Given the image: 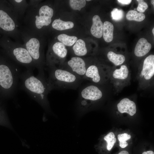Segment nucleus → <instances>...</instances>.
<instances>
[{"label":"nucleus","instance_id":"nucleus-28","mask_svg":"<svg viewBox=\"0 0 154 154\" xmlns=\"http://www.w3.org/2000/svg\"><path fill=\"white\" fill-rule=\"evenodd\" d=\"M117 1L122 5H128L132 1L131 0H118Z\"/></svg>","mask_w":154,"mask_h":154},{"label":"nucleus","instance_id":"nucleus-20","mask_svg":"<svg viewBox=\"0 0 154 154\" xmlns=\"http://www.w3.org/2000/svg\"><path fill=\"white\" fill-rule=\"evenodd\" d=\"M107 57L109 60L116 66L121 65L125 60V57L123 55L117 54L112 51L108 53Z\"/></svg>","mask_w":154,"mask_h":154},{"label":"nucleus","instance_id":"nucleus-27","mask_svg":"<svg viewBox=\"0 0 154 154\" xmlns=\"http://www.w3.org/2000/svg\"><path fill=\"white\" fill-rule=\"evenodd\" d=\"M137 1L138 3L137 10L140 13L144 12L148 7L147 3L143 0H137Z\"/></svg>","mask_w":154,"mask_h":154},{"label":"nucleus","instance_id":"nucleus-11","mask_svg":"<svg viewBox=\"0 0 154 154\" xmlns=\"http://www.w3.org/2000/svg\"><path fill=\"white\" fill-rule=\"evenodd\" d=\"M68 51L64 44L61 42L54 43L47 54L45 65L47 67L56 66L59 60L65 58Z\"/></svg>","mask_w":154,"mask_h":154},{"label":"nucleus","instance_id":"nucleus-25","mask_svg":"<svg viewBox=\"0 0 154 154\" xmlns=\"http://www.w3.org/2000/svg\"><path fill=\"white\" fill-rule=\"evenodd\" d=\"M131 138V135L126 133L118 134L117 135V138L119 142L120 147L122 148H124L127 146L128 144L126 141L130 139Z\"/></svg>","mask_w":154,"mask_h":154},{"label":"nucleus","instance_id":"nucleus-7","mask_svg":"<svg viewBox=\"0 0 154 154\" xmlns=\"http://www.w3.org/2000/svg\"><path fill=\"white\" fill-rule=\"evenodd\" d=\"M137 78L140 87L145 89L150 86L154 76V55L150 54L144 59L138 70Z\"/></svg>","mask_w":154,"mask_h":154},{"label":"nucleus","instance_id":"nucleus-4","mask_svg":"<svg viewBox=\"0 0 154 154\" xmlns=\"http://www.w3.org/2000/svg\"><path fill=\"white\" fill-rule=\"evenodd\" d=\"M21 31L23 43L34 60L36 68L38 71L37 75L46 78L44 72L45 62L41 48L40 35L30 32L22 26Z\"/></svg>","mask_w":154,"mask_h":154},{"label":"nucleus","instance_id":"nucleus-10","mask_svg":"<svg viewBox=\"0 0 154 154\" xmlns=\"http://www.w3.org/2000/svg\"><path fill=\"white\" fill-rule=\"evenodd\" d=\"M100 85L93 83L83 86L79 93L81 99V104L87 101H96L101 99L103 96L104 92Z\"/></svg>","mask_w":154,"mask_h":154},{"label":"nucleus","instance_id":"nucleus-23","mask_svg":"<svg viewBox=\"0 0 154 154\" xmlns=\"http://www.w3.org/2000/svg\"><path fill=\"white\" fill-rule=\"evenodd\" d=\"M104 139L107 142V149L108 151H110L113 147L116 141L114 133L113 132L109 133L104 137Z\"/></svg>","mask_w":154,"mask_h":154},{"label":"nucleus","instance_id":"nucleus-33","mask_svg":"<svg viewBox=\"0 0 154 154\" xmlns=\"http://www.w3.org/2000/svg\"><path fill=\"white\" fill-rule=\"evenodd\" d=\"M91 1L90 0H86V1Z\"/></svg>","mask_w":154,"mask_h":154},{"label":"nucleus","instance_id":"nucleus-9","mask_svg":"<svg viewBox=\"0 0 154 154\" xmlns=\"http://www.w3.org/2000/svg\"><path fill=\"white\" fill-rule=\"evenodd\" d=\"M130 77L128 67L125 65H122L118 68L111 69L109 79L115 89L119 91L128 85Z\"/></svg>","mask_w":154,"mask_h":154},{"label":"nucleus","instance_id":"nucleus-12","mask_svg":"<svg viewBox=\"0 0 154 154\" xmlns=\"http://www.w3.org/2000/svg\"><path fill=\"white\" fill-rule=\"evenodd\" d=\"M88 65L82 58L75 56L71 58L66 64H62L58 67L72 72L83 80Z\"/></svg>","mask_w":154,"mask_h":154},{"label":"nucleus","instance_id":"nucleus-15","mask_svg":"<svg viewBox=\"0 0 154 154\" xmlns=\"http://www.w3.org/2000/svg\"><path fill=\"white\" fill-rule=\"evenodd\" d=\"M151 45L144 38H140L137 42L134 49V54L137 57L145 55L150 50Z\"/></svg>","mask_w":154,"mask_h":154},{"label":"nucleus","instance_id":"nucleus-16","mask_svg":"<svg viewBox=\"0 0 154 154\" xmlns=\"http://www.w3.org/2000/svg\"><path fill=\"white\" fill-rule=\"evenodd\" d=\"M92 25L90 29L92 34L98 38H101L103 35V24L100 17L94 15L92 18Z\"/></svg>","mask_w":154,"mask_h":154},{"label":"nucleus","instance_id":"nucleus-31","mask_svg":"<svg viewBox=\"0 0 154 154\" xmlns=\"http://www.w3.org/2000/svg\"><path fill=\"white\" fill-rule=\"evenodd\" d=\"M151 3L152 5H154V0H151Z\"/></svg>","mask_w":154,"mask_h":154},{"label":"nucleus","instance_id":"nucleus-26","mask_svg":"<svg viewBox=\"0 0 154 154\" xmlns=\"http://www.w3.org/2000/svg\"><path fill=\"white\" fill-rule=\"evenodd\" d=\"M112 19L115 21H119L122 19L124 16V12L121 9L115 8L111 12Z\"/></svg>","mask_w":154,"mask_h":154},{"label":"nucleus","instance_id":"nucleus-29","mask_svg":"<svg viewBox=\"0 0 154 154\" xmlns=\"http://www.w3.org/2000/svg\"><path fill=\"white\" fill-rule=\"evenodd\" d=\"M142 154H154V152L152 151H149L143 152Z\"/></svg>","mask_w":154,"mask_h":154},{"label":"nucleus","instance_id":"nucleus-3","mask_svg":"<svg viewBox=\"0 0 154 154\" xmlns=\"http://www.w3.org/2000/svg\"><path fill=\"white\" fill-rule=\"evenodd\" d=\"M47 81L50 91L53 90L74 89L78 88L84 80L66 70L57 66L47 67Z\"/></svg>","mask_w":154,"mask_h":154},{"label":"nucleus","instance_id":"nucleus-1","mask_svg":"<svg viewBox=\"0 0 154 154\" xmlns=\"http://www.w3.org/2000/svg\"><path fill=\"white\" fill-rule=\"evenodd\" d=\"M39 1H28V6L21 25L26 30L40 35L43 27L51 23L54 11L47 5H41Z\"/></svg>","mask_w":154,"mask_h":154},{"label":"nucleus","instance_id":"nucleus-14","mask_svg":"<svg viewBox=\"0 0 154 154\" xmlns=\"http://www.w3.org/2000/svg\"><path fill=\"white\" fill-rule=\"evenodd\" d=\"M10 2L21 23L28 6V1L12 0L10 1Z\"/></svg>","mask_w":154,"mask_h":154},{"label":"nucleus","instance_id":"nucleus-5","mask_svg":"<svg viewBox=\"0 0 154 154\" xmlns=\"http://www.w3.org/2000/svg\"><path fill=\"white\" fill-rule=\"evenodd\" d=\"M18 64L12 61L9 64H0V86L9 95L17 90L21 73Z\"/></svg>","mask_w":154,"mask_h":154},{"label":"nucleus","instance_id":"nucleus-24","mask_svg":"<svg viewBox=\"0 0 154 154\" xmlns=\"http://www.w3.org/2000/svg\"><path fill=\"white\" fill-rule=\"evenodd\" d=\"M69 5L73 9L80 11L86 4L85 0H70L69 1Z\"/></svg>","mask_w":154,"mask_h":154},{"label":"nucleus","instance_id":"nucleus-22","mask_svg":"<svg viewBox=\"0 0 154 154\" xmlns=\"http://www.w3.org/2000/svg\"><path fill=\"white\" fill-rule=\"evenodd\" d=\"M145 15L142 13H138L134 10H130L128 11L126 15L127 19L129 21H135L137 22L142 21L145 19Z\"/></svg>","mask_w":154,"mask_h":154},{"label":"nucleus","instance_id":"nucleus-21","mask_svg":"<svg viewBox=\"0 0 154 154\" xmlns=\"http://www.w3.org/2000/svg\"><path fill=\"white\" fill-rule=\"evenodd\" d=\"M57 39L64 45L70 46H72L76 42L78 38L75 36H70L62 34L58 36Z\"/></svg>","mask_w":154,"mask_h":154},{"label":"nucleus","instance_id":"nucleus-2","mask_svg":"<svg viewBox=\"0 0 154 154\" xmlns=\"http://www.w3.org/2000/svg\"><path fill=\"white\" fill-rule=\"evenodd\" d=\"M20 81L22 89L41 105L47 107V95L50 91L46 77L35 76L33 71L27 70L21 73Z\"/></svg>","mask_w":154,"mask_h":154},{"label":"nucleus","instance_id":"nucleus-17","mask_svg":"<svg viewBox=\"0 0 154 154\" xmlns=\"http://www.w3.org/2000/svg\"><path fill=\"white\" fill-rule=\"evenodd\" d=\"M114 25L110 22L106 21L103 23V37L105 41L109 42L113 39Z\"/></svg>","mask_w":154,"mask_h":154},{"label":"nucleus","instance_id":"nucleus-18","mask_svg":"<svg viewBox=\"0 0 154 154\" xmlns=\"http://www.w3.org/2000/svg\"><path fill=\"white\" fill-rule=\"evenodd\" d=\"M72 49L74 54L78 57L84 56L88 53L85 43L81 39L76 41L72 47Z\"/></svg>","mask_w":154,"mask_h":154},{"label":"nucleus","instance_id":"nucleus-19","mask_svg":"<svg viewBox=\"0 0 154 154\" xmlns=\"http://www.w3.org/2000/svg\"><path fill=\"white\" fill-rule=\"evenodd\" d=\"M74 26V24L72 22L65 21L60 19H54L52 24V28L58 31H62L71 29Z\"/></svg>","mask_w":154,"mask_h":154},{"label":"nucleus","instance_id":"nucleus-32","mask_svg":"<svg viewBox=\"0 0 154 154\" xmlns=\"http://www.w3.org/2000/svg\"><path fill=\"white\" fill-rule=\"evenodd\" d=\"M152 33L154 35V28L152 29Z\"/></svg>","mask_w":154,"mask_h":154},{"label":"nucleus","instance_id":"nucleus-13","mask_svg":"<svg viewBox=\"0 0 154 154\" xmlns=\"http://www.w3.org/2000/svg\"><path fill=\"white\" fill-rule=\"evenodd\" d=\"M117 107L121 113H126L131 116L136 113L137 110L135 103L127 98H124L121 100L117 104Z\"/></svg>","mask_w":154,"mask_h":154},{"label":"nucleus","instance_id":"nucleus-30","mask_svg":"<svg viewBox=\"0 0 154 154\" xmlns=\"http://www.w3.org/2000/svg\"><path fill=\"white\" fill-rule=\"evenodd\" d=\"M118 154H129V152L125 150H123L120 152Z\"/></svg>","mask_w":154,"mask_h":154},{"label":"nucleus","instance_id":"nucleus-8","mask_svg":"<svg viewBox=\"0 0 154 154\" xmlns=\"http://www.w3.org/2000/svg\"><path fill=\"white\" fill-rule=\"evenodd\" d=\"M111 69L102 65L88 64L83 80L103 85L109 80Z\"/></svg>","mask_w":154,"mask_h":154},{"label":"nucleus","instance_id":"nucleus-6","mask_svg":"<svg viewBox=\"0 0 154 154\" xmlns=\"http://www.w3.org/2000/svg\"><path fill=\"white\" fill-rule=\"evenodd\" d=\"M6 41L7 51L12 60L27 70L33 71L36 68L34 62L24 44L10 38Z\"/></svg>","mask_w":154,"mask_h":154}]
</instances>
